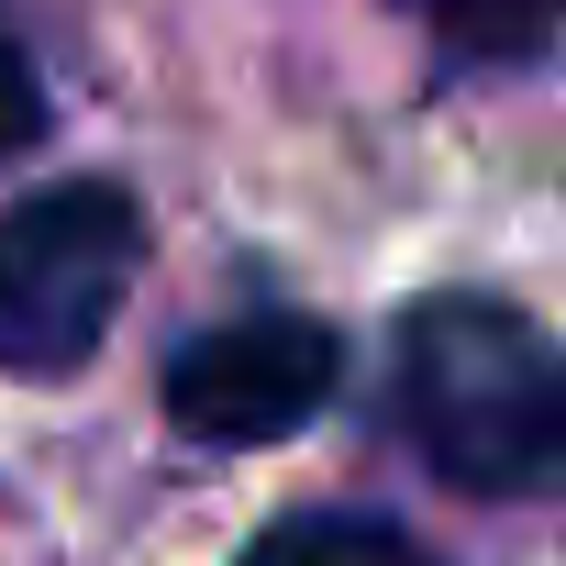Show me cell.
Listing matches in <instances>:
<instances>
[{
  "mask_svg": "<svg viewBox=\"0 0 566 566\" xmlns=\"http://www.w3.org/2000/svg\"><path fill=\"white\" fill-rule=\"evenodd\" d=\"M145 266V211L112 178H56L0 211V378H67L101 356Z\"/></svg>",
  "mask_w": 566,
  "mask_h": 566,
  "instance_id": "2",
  "label": "cell"
},
{
  "mask_svg": "<svg viewBox=\"0 0 566 566\" xmlns=\"http://www.w3.org/2000/svg\"><path fill=\"white\" fill-rule=\"evenodd\" d=\"M244 566H444V555H422L400 522H378V511H290L277 533H255L244 544Z\"/></svg>",
  "mask_w": 566,
  "mask_h": 566,
  "instance_id": "4",
  "label": "cell"
},
{
  "mask_svg": "<svg viewBox=\"0 0 566 566\" xmlns=\"http://www.w3.org/2000/svg\"><path fill=\"white\" fill-rule=\"evenodd\" d=\"M23 145H45V78H34L23 34L0 23V156H23Z\"/></svg>",
  "mask_w": 566,
  "mask_h": 566,
  "instance_id": "6",
  "label": "cell"
},
{
  "mask_svg": "<svg viewBox=\"0 0 566 566\" xmlns=\"http://www.w3.org/2000/svg\"><path fill=\"white\" fill-rule=\"evenodd\" d=\"M389 400H400V433L422 444V467L478 500H522V489L566 478V345L533 334L511 301H478V290L411 301Z\"/></svg>",
  "mask_w": 566,
  "mask_h": 566,
  "instance_id": "1",
  "label": "cell"
},
{
  "mask_svg": "<svg viewBox=\"0 0 566 566\" xmlns=\"http://www.w3.org/2000/svg\"><path fill=\"white\" fill-rule=\"evenodd\" d=\"M345 378V345L334 323L312 312H244V323H211L167 356V422L189 444H277L301 433Z\"/></svg>",
  "mask_w": 566,
  "mask_h": 566,
  "instance_id": "3",
  "label": "cell"
},
{
  "mask_svg": "<svg viewBox=\"0 0 566 566\" xmlns=\"http://www.w3.org/2000/svg\"><path fill=\"white\" fill-rule=\"evenodd\" d=\"M433 34L467 67H522L566 34V0H433Z\"/></svg>",
  "mask_w": 566,
  "mask_h": 566,
  "instance_id": "5",
  "label": "cell"
}]
</instances>
